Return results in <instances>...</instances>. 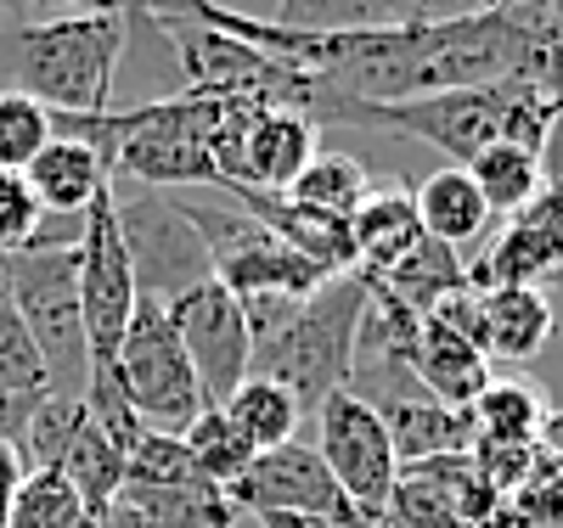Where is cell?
I'll list each match as a JSON object with an SVG mask.
<instances>
[{
	"label": "cell",
	"mask_w": 563,
	"mask_h": 528,
	"mask_svg": "<svg viewBox=\"0 0 563 528\" xmlns=\"http://www.w3.org/2000/svg\"><path fill=\"white\" fill-rule=\"evenodd\" d=\"M361 310H366V276L361 270L321 281L310 299H254V304H243L249 338H254L249 377H265L276 389H288L299 400V411L316 416L350 377Z\"/></svg>",
	"instance_id": "1"
},
{
	"label": "cell",
	"mask_w": 563,
	"mask_h": 528,
	"mask_svg": "<svg viewBox=\"0 0 563 528\" xmlns=\"http://www.w3.org/2000/svg\"><path fill=\"white\" fill-rule=\"evenodd\" d=\"M124 63V18H45L0 29L7 90L34 96L45 113H113V79Z\"/></svg>",
	"instance_id": "2"
},
{
	"label": "cell",
	"mask_w": 563,
	"mask_h": 528,
	"mask_svg": "<svg viewBox=\"0 0 563 528\" xmlns=\"http://www.w3.org/2000/svg\"><path fill=\"white\" fill-rule=\"evenodd\" d=\"M79 248V243H74ZM74 248H23L0 259V287L29 326V338L45 360L57 400H79L90 389V349H85V321H79V259Z\"/></svg>",
	"instance_id": "3"
},
{
	"label": "cell",
	"mask_w": 563,
	"mask_h": 528,
	"mask_svg": "<svg viewBox=\"0 0 563 528\" xmlns=\"http://www.w3.org/2000/svg\"><path fill=\"white\" fill-rule=\"evenodd\" d=\"M310 124H361V130H389L406 141L434 147L451 169H467L485 147H496L507 130V85L479 90H440V96H411V102H321Z\"/></svg>",
	"instance_id": "4"
},
{
	"label": "cell",
	"mask_w": 563,
	"mask_h": 528,
	"mask_svg": "<svg viewBox=\"0 0 563 528\" xmlns=\"http://www.w3.org/2000/svg\"><path fill=\"white\" fill-rule=\"evenodd\" d=\"M108 198H113V225L124 236V254H130L141 299L175 304V299L192 293V287L214 281L209 248H203L198 225L180 214L175 191H153V186H135V180L113 175Z\"/></svg>",
	"instance_id": "5"
},
{
	"label": "cell",
	"mask_w": 563,
	"mask_h": 528,
	"mask_svg": "<svg viewBox=\"0 0 563 528\" xmlns=\"http://www.w3.org/2000/svg\"><path fill=\"white\" fill-rule=\"evenodd\" d=\"M113 377L130 400V411L141 416L147 434H186L203 411V389H198V371L180 349V332L169 321V304L158 299H135V315H130V332L113 355Z\"/></svg>",
	"instance_id": "6"
},
{
	"label": "cell",
	"mask_w": 563,
	"mask_h": 528,
	"mask_svg": "<svg viewBox=\"0 0 563 528\" xmlns=\"http://www.w3.org/2000/svg\"><path fill=\"white\" fill-rule=\"evenodd\" d=\"M79 321H85V349H90V377L113 371V355L130 332V315H135V270H130V254H124V236L113 225V198L108 186L97 191V203L85 209V231H79Z\"/></svg>",
	"instance_id": "7"
},
{
	"label": "cell",
	"mask_w": 563,
	"mask_h": 528,
	"mask_svg": "<svg viewBox=\"0 0 563 528\" xmlns=\"http://www.w3.org/2000/svg\"><path fill=\"white\" fill-rule=\"evenodd\" d=\"M225 501L238 512H254L260 523L265 517H305V523H333V528H384V523L361 517L344 501V490L333 484V472L321 467L316 445H305V439L254 456L249 472L225 490Z\"/></svg>",
	"instance_id": "8"
},
{
	"label": "cell",
	"mask_w": 563,
	"mask_h": 528,
	"mask_svg": "<svg viewBox=\"0 0 563 528\" xmlns=\"http://www.w3.org/2000/svg\"><path fill=\"white\" fill-rule=\"evenodd\" d=\"M316 456L321 467L333 472V484L344 490V501L384 523V506L395 495V478H400V461H395V445H389V427L384 416L350 400L344 389L316 411Z\"/></svg>",
	"instance_id": "9"
},
{
	"label": "cell",
	"mask_w": 563,
	"mask_h": 528,
	"mask_svg": "<svg viewBox=\"0 0 563 528\" xmlns=\"http://www.w3.org/2000/svg\"><path fill=\"white\" fill-rule=\"evenodd\" d=\"M417 338H422V315L395 304L384 287L366 281V310L355 326V349H350V377L344 394L372 405V411H395L411 400H429L417 382Z\"/></svg>",
	"instance_id": "10"
},
{
	"label": "cell",
	"mask_w": 563,
	"mask_h": 528,
	"mask_svg": "<svg viewBox=\"0 0 563 528\" xmlns=\"http://www.w3.org/2000/svg\"><path fill=\"white\" fill-rule=\"evenodd\" d=\"M169 321H175V332H180L186 360H192V371H198L203 400H209V405H225V400L249 382V355H254L243 304L231 299L220 281H203V287H192L186 299L169 304Z\"/></svg>",
	"instance_id": "11"
},
{
	"label": "cell",
	"mask_w": 563,
	"mask_h": 528,
	"mask_svg": "<svg viewBox=\"0 0 563 528\" xmlns=\"http://www.w3.org/2000/svg\"><path fill=\"white\" fill-rule=\"evenodd\" d=\"M547 281H563V191L558 186H541L536 203L501 225L485 259L467 265L474 293H490V287H536L541 293Z\"/></svg>",
	"instance_id": "12"
},
{
	"label": "cell",
	"mask_w": 563,
	"mask_h": 528,
	"mask_svg": "<svg viewBox=\"0 0 563 528\" xmlns=\"http://www.w3.org/2000/svg\"><path fill=\"white\" fill-rule=\"evenodd\" d=\"M321 153V130L305 113L288 108H265L249 119V130L238 135V153H231L220 186H254V191H288L305 164Z\"/></svg>",
	"instance_id": "13"
},
{
	"label": "cell",
	"mask_w": 563,
	"mask_h": 528,
	"mask_svg": "<svg viewBox=\"0 0 563 528\" xmlns=\"http://www.w3.org/2000/svg\"><path fill=\"white\" fill-rule=\"evenodd\" d=\"M417 382L422 394L451 405V411H474V400L490 389V355L474 349L462 332L440 326V321H422V338H417Z\"/></svg>",
	"instance_id": "14"
},
{
	"label": "cell",
	"mask_w": 563,
	"mask_h": 528,
	"mask_svg": "<svg viewBox=\"0 0 563 528\" xmlns=\"http://www.w3.org/2000/svg\"><path fill=\"white\" fill-rule=\"evenodd\" d=\"M23 180L34 186V198H40L45 214L68 220V214H85L90 203H97V191H102L113 175H108L102 153H90L85 141L52 135V141L40 147V158L23 169Z\"/></svg>",
	"instance_id": "15"
},
{
	"label": "cell",
	"mask_w": 563,
	"mask_h": 528,
	"mask_svg": "<svg viewBox=\"0 0 563 528\" xmlns=\"http://www.w3.org/2000/svg\"><path fill=\"white\" fill-rule=\"evenodd\" d=\"M479 315H485V355L507 366H530L558 326L552 299L536 287H490V293H479Z\"/></svg>",
	"instance_id": "16"
},
{
	"label": "cell",
	"mask_w": 563,
	"mask_h": 528,
	"mask_svg": "<svg viewBox=\"0 0 563 528\" xmlns=\"http://www.w3.org/2000/svg\"><path fill=\"white\" fill-rule=\"evenodd\" d=\"M350 236H355V270L361 276H384L389 265H400L422 243L417 198H411V191H400V186H378L350 214Z\"/></svg>",
	"instance_id": "17"
},
{
	"label": "cell",
	"mask_w": 563,
	"mask_h": 528,
	"mask_svg": "<svg viewBox=\"0 0 563 528\" xmlns=\"http://www.w3.org/2000/svg\"><path fill=\"white\" fill-rule=\"evenodd\" d=\"M384 427H389V445H395V461H400V467L440 461V456H467V450L479 445L474 416L451 411V405H440V400L395 405V411H384Z\"/></svg>",
	"instance_id": "18"
},
{
	"label": "cell",
	"mask_w": 563,
	"mask_h": 528,
	"mask_svg": "<svg viewBox=\"0 0 563 528\" xmlns=\"http://www.w3.org/2000/svg\"><path fill=\"white\" fill-rule=\"evenodd\" d=\"M366 281L384 287L395 304H406L411 315L429 321L451 293H462V287H467V259H462L456 248L434 243V236H422V243H417L400 265H389L384 276H366Z\"/></svg>",
	"instance_id": "19"
},
{
	"label": "cell",
	"mask_w": 563,
	"mask_h": 528,
	"mask_svg": "<svg viewBox=\"0 0 563 528\" xmlns=\"http://www.w3.org/2000/svg\"><path fill=\"white\" fill-rule=\"evenodd\" d=\"M411 198H417L422 236H434V243H445V248H467V243H479V236L490 231V209L479 198V186L467 180V169L440 164Z\"/></svg>",
	"instance_id": "20"
},
{
	"label": "cell",
	"mask_w": 563,
	"mask_h": 528,
	"mask_svg": "<svg viewBox=\"0 0 563 528\" xmlns=\"http://www.w3.org/2000/svg\"><path fill=\"white\" fill-rule=\"evenodd\" d=\"M52 472L68 478V490L79 495V506L90 517H102L119 501V490H124V456L113 450V439L90 416H79V427L68 434V445H63V456H57Z\"/></svg>",
	"instance_id": "21"
},
{
	"label": "cell",
	"mask_w": 563,
	"mask_h": 528,
	"mask_svg": "<svg viewBox=\"0 0 563 528\" xmlns=\"http://www.w3.org/2000/svg\"><path fill=\"white\" fill-rule=\"evenodd\" d=\"M467 180L479 186L490 220H512L519 209H530L536 191L547 186V180H541V158H536L530 147H512V141H496V147H485L474 164H467Z\"/></svg>",
	"instance_id": "22"
},
{
	"label": "cell",
	"mask_w": 563,
	"mask_h": 528,
	"mask_svg": "<svg viewBox=\"0 0 563 528\" xmlns=\"http://www.w3.org/2000/svg\"><path fill=\"white\" fill-rule=\"evenodd\" d=\"M372 169L355 158V153H316L305 164V175L288 186V198L316 209V214H333V220H350L366 198H372Z\"/></svg>",
	"instance_id": "23"
},
{
	"label": "cell",
	"mask_w": 563,
	"mask_h": 528,
	"mask_svg": "<svg viewBox=\"0 0 563 528\" xmlns=\"http://www.w3.org/2000/svg\"><path fill=\"white\" fill-rule=\"evenodd\" d=\"M547 394H541V382H525V377H512V382H490V389L474 400V434L490 439V445H536V427L547 416Z\"/></svg>",
	"instance_id": "24"
},
{
	"label": "cell",
	"mask_w": 563,
	"mask_h": 528,
	"mask_svg": "<svg viewBox=\"0 0 563 528\" xmlns=\"http://www.w3.org/2000/svg\"><path fill=\"white\" fill-rule=\"evenodd\" d=\"M220 411L243 427V439H249L260 456L276 450V445H294V439H299V422H305L299 400H294L288 389H276V382H265V377H249Z\"/></svg>",
	"instance_id": "25"
},
{
	"label": "cell",
	"mask_w": 563,
	"mask_h": 528,
	"mask_svg": "<svg viewBox=\"0 0 563 528\" xmlns=\"http://www.w3.org/2000/svg\"><path fill=\"white\" fill-rule=\"evenodd\" d=\"M180 445H186V456H192L198 478H203V484H214L220 495H225L231 484H238V478L249 472V461L260 456V450L243 439V427L231 422L220 405H209V411H203L192 427H186Z\"/></svg>",
	"instance_id": "26"
},
{
	"label": "cell",
	"mask_w": 563,
	"mask_h": 528,
	"mask_svg": "<svg viewBox=\"0 0 563 528\" xmlns=\"http://www.w3.org/2000/svg\"><path fill=\"white\" fill-rule=\"evenodd\" d=\"M79 517H85V506L68 490V478L52 472V467H40V472H23V490L12 501L7 528H74Z\"/></svg>",
	"instance_id": "27"
},
{
	"label": "cell",
	"mask_w": 563,
	"mask_h": 528,
	"mask_svg": "<svg viewBox=\"0 0 563 528\" xmlns=\"http://www.w3.org/2000/svg\"><path fill=\"white\" fill-rule=\"evenodd\" d=\"M52 113H45L34 96H18V90H0V169L7 175H23L40 147L52 141Z\"/></svg>",
	"instance_id": "28"
},
{
	"label": "cell",
	"mask_w": 563,
	"mask_h": 528,
	"mask_svg": "<svg viewBox=\"0 0 563 528\" xmlns=\"http://www.w3.org/2000/svg\"><path fill=\"white\" fill-rule=\"evenodd\" d=\"M0 382L29 400H57L52 394V377H45V360L29 338V326L18 321L12 299H7V287H0Z\"/></svg>",
	"instance_id": "29"
},
{
	"label": "cell",
	"mask_w": 563,
	"mask_h": 528,
	"mask_svg": "<svg viewBox=\"0 0 563 528\" xmlns=\"http://www.w3.org/2000/svg\"><path fill=\"white\" fill-rule=\"evenodd\" d=\"M276 29L299 34H350V29H384L378 0H276Z\"/></svg>",
	"instance_id": "30"
},
{
	"label": "cell",
	"mask_w": 563,
	"mask_h": 528,
	"mask_svg": "<svg viewBox=\"0 0 563 528\" xmlns=\"http://www.w3.org/2000/svg\"><path fill=\"white\" fill-rule=\"evenodd\" d=\"M45 225V209L34 198V186L23 175H7L0 169V259L7 254H23Z\"/></svg>",
	"instance_id": "31"
},
{
	"label": "cell",
	"mask_w": 563,
	"mask_h": 528,
	"mask_svg": "<svg viewBox=\"0 0 563 528\" xmlns=\"http://www.w3.org/2000/svg\"><path fill=\"white\" fill-rule=\"evenodd\" d=\"M18 7L52 12V18H124V0H18Z\"/></svg>",
	"instance_id": "32"
},
{
	"label": "cell",
	"mask_w": 563,
	"mask_h": 528,
	"mask_svg": "<svg viewBox=\"0 0 563 528\" xmlns=\"http://www.w3.org/2000/svg\"><path fill=\"white\" fill-rule=\"evenodd\" d=\"M536 158H541V180L563 191V102H558V113H552V124L541 135V153Z\"/></svg>",
	"instance_id": "33"
},
{
	"label": "cell",
	"mask_w": 563,
	"mask_h": 528,
	"mask_svg": "<svg viewBox=\"0 0 563 528\" xmlns=\"http://www.w3.org/2000/svg\"><path fill=\"white\" fill-rule=\"evenodd\" d=\"M23 456L12 450V445H0V528H7V517H12V501H18V490H23Z\"/></svg>",
	"instance_id": "34"
},
{
	"label": "cell",
	"mask_w": 563,
	"mask_h": 528,
	"mask_svg": "<svg viewBox=\"0 0 563 528\" xmlns=\"http://www.w3.org/2000/svg\"><path fill=\"white\" fill-rule=\"evenodd\" d=\"M536 450L563 472V411H547V416H541V427H536Z\"/></svg>",
	"instance_id": "35"
},
{
	"label": "cell",
	"mask_w": 563,
	"mask_h": 528,
	"mask_svg": "<svg viewBox=\"0 0 563 528\" xmlns=\"http://www.w3.org/2000/svg\"><path fill=\"white\" fill-rule=\"evenodd\" d=\"M97 523H102V528H153V523L141 517V512H135V506H130L124 495H119V501H113V506H108V512H102Z\"/></svg>",
	"instance_id": "36"
},
{
	"label": "cell",
	"mask_w": 563,
	"mask_h": 528,
	"mask_svg": "<svg viewBox=\"0 0 563 528\" xmlns=\"http://www.w3.org/2000/svg\"><path fill=\"white\" fill-rule=\"evenodd\" d=\"M74 528H102V523H97V517H90V512H85V517H79Z\"/></svg>",
	"instance_id": "37"
},
{
	"label": "cell",
	"mask_w": 563,
	"mask_h": 528,
	"mask_svg": "<svg viewBox=\"0 0 563 528\" xmlns=\"http://www.w3.org/2000/svg\"><path fill=\"white\" fill-rule=\"evenodd\" d=\"M496 7H525V0H496Z\"/></svg>",
	"instance_id": "38"
},
{
	"label": "cell",
	"mask_w": 563,
	"mask_h": 528,
	"mask_svg": "<svg viewBox=\"0 0 563 528\" xmlns=\"http://www.w3.org/2000/svg\"><path fill=\"white\" fill-rule=\"evenodd\" d=\"M130 12H135V0H124V18H130Z\"/></svg>",
	"instance_id": "39"
},
{
	"label": "cell",
	"mask_w": 563,
	"mask_h": 528,
	"mask_svg": "<svg viewBox=\"0 0 563 528\" xmlns=\"http://www.w3.org/2000/svg\"><path fill=\"white\" fill-rule=\"evenodd\" d=\"M558 332H563V315H558Z\"/></svg>",
	"instance_id": "40"
},
{
	"label": "cell",
	"mask_w": 563,
	"mask_h": 528,
	"mask_svg": "<svg viewBox=\"0 0 563 528\" xmlns=\"http://www.w3.org/2000/svg\"><path fill=\"white\" fill-rule=\"evenodd\" d=\"M130 18H135V12H130Z\"/></svg>",
	"instance_id": "41"
}]
</instances>
